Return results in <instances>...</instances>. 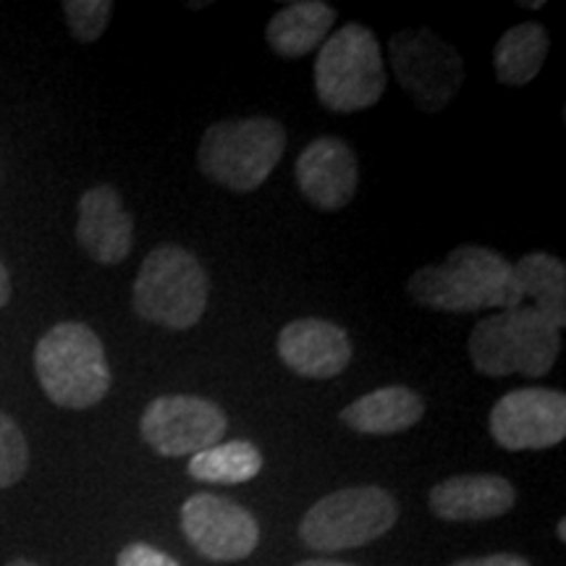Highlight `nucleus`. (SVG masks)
<instances>
[{
    "mask_svg": "<svg viewBox=\"0 0 566 566\" xmlns=\"http://www.w3.org/2000/svg\"><path fill=\"white\" fill-rule=\"evenodd\" d=\"M6 566H38V564L30 562V558H13V562L6 564Z\"/></svg>",
    "mask_w": 566,
    "mask_h": 566,
    "instance_id": "28",
    "label": "nucleus"
},
{
    "mask_svg": "<svg viewBox=\"0 0 566 566\" xmlns=\"http://www.w3.org/2000/svg\"><path fill=\"white\" fill-rule=\"evenodd\" d=\"M210 279L197 254L163 244L147 254L132 289V307L142 321L168 331H189L208 310Z\"/></svg>",
    "mask_w": 566,
    "mask_h": 566,
    "instance_id": "5",
    "label": "nucleus"
},
{
    "mask_svg": "<svg viewBox=\"0 0 566 566\" xmlns=\"http://www.w3.org/2000/svg\"><path fill=\"white\" fill-rule=\"evenodd\" d=\"M296 566H354V564H344V562H325V558H310V562H302Z\"/></svg>",
    "mask_w": 566,
    "mask_h": 566,
    "instance_id": "26",
    "label": "nucleus"
},
{
    "mask_svg": "<svg viewBox=\"0 0 566 566\" xmlns=\"http://www.w3.org/2000/svg\"><path fill=\"white\" fill-rule=\"evenodd\" d=\"M279 357L302 378L328 380L349 367L352 338L342 325L321 317H302L281 328Z\"/></svg>",
    "mask_w": 566,
    "mask_h": 566,
    "instance_id": "13",
    "label": "nucleus"
},
{
    "mask_svg": "<svg viewBox=\"0 0 566 566\" xmlns=\"http://www.w3.org/2000/svg\"><path fill=\"white\" fill-rule=\"evenodd\" d=\"M520 6H525V9H543V0H522Z\"/></svg>",
    "mask_w": 566,
    "mask_h": 566,
    "instance_id": "27",
    "label": "nucleus"
},
{
    "mask_svg": "<svg viewBox=\"0 0 566 566\" xmlns=\"http://www.w3.org/2000/svg\"><path fill=\"white\" fill-rule=\"evenodd\" d=\"M315 92L334 113L367 111L384 97L386 63L373 30L346 24L328 34L315 61Z\"/></svg>",
    "mask_w": 566,
    "mask_h": 566,
    "instance_id": "6",
    "label": "nucleus"
},
{
    "mask_svg": "<svg viewBox=\"0 0 566 566\" xmlns=\"http://www.w3.org/2000/svg\"><path fill=\"white\" fill-rule=\"evenodd\" d=\"M69 30L80 42H97L108 27L113 3L111 0H66L63 3Z\"/></svg>",
    "mask_w": 566,
    "mask_h": 566,
    "instance_id": "22",
    "label": "nucleus"
},
{
    "mask_svg": "<svg viewBox=\"0 0 566 566\" xmlns=\"http://www.w3.org/2000/svg\"><path fill=\"white\" fill-rule=\"evenodd\" d=\"M399 520V504L386 488L359 485L323 495L302 516L300 537L307 548L336 554L384 537Z\"/></svg>",
    "mask_w": 566,
    "mask_h": 566,
    "instance_id": "7",
    "label": "nucleus"
},
{
    "mask_svg": "<svg viewBox=\"0 0 566 566\" xmlns=\"http://www.w3.org/2000/svg\"><path fill=\"white\" fill-rule=\"evenodd\" d=\"M451 566H533L525 556L516 554H493V556H478V558H462V562Z\"/></svg>",
    "mask_w": 566,
    "mask_h": 566,
    "instance_id": "24",
    "label": "nucleus"
},
{
    "mask_svg": "<svg viewBox=\"0 0 566 566\" xmlns=\"http://www.w3.org/2000/svg\"><path fill=\"white\" fill-rule=\"evenodd\" d=\"M516 289L522 300L535 302V313L543 315L554 328L566 325V268L548 252H530L512 263Z\"/></svg>",
    "mask_w": 566,
    "mask_h": 566,
    "instance_id": "18",
    "label": "nucleus"
},
{
    "mask_svg": "<svg viewBox=\"0 0 566 566\" xmlns=\"http://www.w3.org/2000/svg\"><path fill=\"white\" fill-rule=\"evenodd\" d=\"M428 504L443 522H483L512 512L516 491L501 475H457L438 483Z\"/></svg>",
    "mask_w": 566,
    "mask_h": 566,
    "instance_id": "15",
    "label": "nucleus"
},
{
    "mask_svg": "<svg viewBox=\"0 0 566 566\" xmlns=\"http://www.w3.org/2000/svg\"><path fill=\"white\" fill-rule=\"evenodd\" d=\"M424 415V399L409 386H384L342 409V422L363 436H396L415 428Z\"/></svg>",
    "mask_w": 566,
    "mask_h": 566,
    "instance_id": "16",
    "label": "nucleus"
},
{
    "mask_svg": "<svg viewBox=\"0 0 566 566\" xmlns=\"http://www.w3.org/2000/svg\"><path fill=\"white\" fill-rule=\"evenodd\" d=\"M467 349L472 367L485 378H504V375L543 378L556 365L562 336L546 317L537 315L527 304H520L483 317L472 328Z\"/></svg>",
    "mask_w": 566,
    "mask_h": 566,
    "instance_id": "3",
    "label": "nucleus"
},
{
    "mask_svg": "<svg viewBox=\"0 0 566 566\" xmlns=\"http://www.w3.org/2000/svg\"><path fill=\"white\" fill-rule=\"evenodd\" d=\"M551 40L546 27L537 21H525L501 34L493 51L495 80L506 87H522L541 74L546 63Z\"/></svg>",
    "mask_w": 566,
    "mask_h": 566,
    "instance_id": "19",
    "label": "nucleus"
},
{
    "mask_svg": "<svg viewBox=\"0 0 566 566\" xmlns=\"http://www.w3.org/2000/svg\"><path fill=\"white\" fill-rule=\"evenodd\" d=\"M336 24V9L323 0H296L268 21L265 40L281 59H304L317 51Z\"/></svg>",
    "mask_w": 566,
    "mask_h": 566,
    "instance_id": "17",
    "label": "nucleus"
},
{
    "mask_svg": "<svg viewBox=\"0 0 566 566\" xmlns=\"http://www.w3.org/2000/svg\"><path fill=\"white\" fill-rule=\"evenodd\" d=\"M296 187L317 210L346 208L357 195L359 163L344 139L317 137L304 147L294 166Z\"/></svg>",
    "mask_w": 566,
    "mask_h": 566,
    "instance_id": "12",
    "label": "nucleus"
},
{
    "mask_svg": "<svg viewBox=\"0 0 566 566\" xmlns=\"http://www.w3.org/2000/svg\"><path fill=\"white\" fill-rule=\"evenodd\" d=\"M229 430L226 412L205 396L171 394L147 405L139 420V433L155 454L195 457L221 443Z\"/></svg>",
    "mask_w": 566,
    "mask_h": 566,
    "instance_id": "9",
    "label": "nucleus"
},
{
    "mask_svg": "<svg viewBox=\"0 0 566 566\" xmlns=\"http://www.w3.org/2000/svg\"><path fill=\"white\" fill-rule=\"evenodd\" d=\"M558 541H566V520L558 522Z\"/></svg>",
    "mask_w": 566,
    "mask_h": 566,
    "instance_id": "29",
    "label": "nucleus"
},
{
    "mask_svg": "<svg viewBox=\"0 0 566 566\" xmlns=\"http://www.w3.org/2000/svg\"><path fill=\"white\" fill-rule=\"evenodd\" d=\"M11 300V275H9V268L0 263V310L6 307Z\"/></svg>",
    "mask_w": 566,
    "mask_h": 566,
    "instance_id": "25",
    "label": "nucleus"
},
{
    "mask_svg": "<svg viewBox=\"0 0 566 566\" xmlns=\"http://www.w3.org/2000/svg\"><path fill=\"white\" fill-rule=\"evenodd\" d=\"M30 470V443L17 420L0 412V488L17 485Z\"/></svg>",
    "mask_w": 566,
    "mask_h": 566,
    "instance_id": "21",
    "label": "nucleus"
},
{
    "mask_svg": "<svg viewBox=\"0 0 566 566\" xmlns=\"http://www.w3.org/2000/svg\"><path fill=\"white\" fill-rule=\"evenodd\" d=\"M34 373L55 407L90 409L111 391V365L101 336L84 323H59L34 346Z\"/></svg>",
    "mask_w": 566,
    "mask_h": 566,
    "instance_id": "2",
    "label": "nucleus"
},
{
    "mask_svg": "<svg viewBox=\"0 0 566 566\" xmlns=\"http://www.w3.org/2000/svg\"><path fill=\"white\" fill-rule=\"evenodd\" d=\"M189 478L210 485H242L263 472V451L250 441L216 443L189 459Z\"/></svg>",
    "mask_w": 566,
    "mask_h": 566,
    "instance_id": "20",
    "label": "nucleus"
},
{
    "mask_svg": "<svg viewBox=\"0 0 566 566\" xmlns=\"http://www.w3.org/2000/svg\"><path fill=\"white\" fill-rule=\"evenodd\" d=\"M394 76L424 113H438L457 97L464 61L454 45L430 30H401L388 42Z\"/></svg>",
    "mask_w": 566,
    "mask_h": 566,
    "instance_id": "8",
    "label": "nucleus"
},
{
    "mask_svg": "<svg viewBox=\"0 0 566 566\" xmlns=\"http://www.w3.org/2000/svg\"><path fill=\"white\" fill-rule=\"evenodd\" d=\"M286 150V129L271 116L218 122L202 134L197 166L218 187L247 195L263 187Z\"/></svg>",
    "mask_w": 566,
    "mask_h": 566,
    "instance_id": "4",
    "label": "nucleus"
},
{
    "mask_svg": "<svg viewBox=\"0 0 566 566\" xmlns=\"http://www.w3.org/2000/svg\"><path fill=\"white\" fill-rule=\"evenodd\" d=\"M116 566H181L174 556L163 554L150 543H129L122 554H118Z\"/></svg>",
    "mask_w": 566,
    "mask_h": 566,
    "instance_id": "23",
    "label": "nucleus"
},
{
    "mask_svg": "<svg viewBox=\"0 0 566 566\" xmlns=\"http://www.w3.org/2000/svg\"><path fill=\"white\" fill-rule=\"evenodd\" d=\"M488 422L501 449H551L566 436V396L556 388H516L495 401Z\"/></svg>",
    "mask_w": 566,
    "mask_h": 566,
    "instance_id": "10",
    "label": "nucleus"
},
{
    "mask_svg": "<svg viewBox=\"0 0 566 566\" xmlns=\"http://www.w3.org/2000/svg\"><path fill=\"white\" fill-rule=\"evenodd\" d=\"M181 530L210 562H242L260 543L258 520L244 506L212 493H195L184 501Z\"/></svg>",
    "mask_w": 566,
    "mask_h": 566,
    "instance_id": "11",
    "label": "nucleus"
},
{
    "mask_svg": "<svg viewBox=\"0 0 566 566\" xmlns=\"http://www.w3.org/2000/svg\"><path fill=\"white\" fill-rule=\"evenodd\" d=\"M76 242L101 265H118L129 258L134 218L124 208V197L113 184H101L82 195Z\"/></svg>",
    "mask_w": 566,
    "mask_h": 566,
    "instance_id": "14",
    "label": "nucleus"
},
{
    "mask_svg": "<svg viewBox=\"0 0 566 566\" xmlns=\"http://www.w3.org/2000/svg\"><path fill=\"white\" fill-rule=\"evenodd\" d=\"M407 294L415 304L436 313H478V310L520 307L512 263L488 247H457L443 263L424 265L409 275Z\"/></svg>",
    "mask_w": 566,
    "mask_h": 566,
    "instance_id": "1",
    "label": "nucleus"
}]
</instances>
